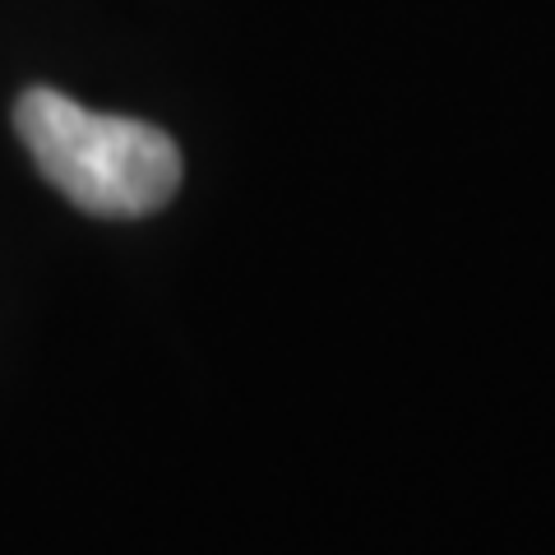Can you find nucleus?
<instances>
[{
  "label": "nucleus",
  "instance_id": "nucleus-1",
  "mask_svg": "<svg viewBox=\"0 0 555 555\" xmlns=\"http://www.w3.org/2000/svg\"><path fill=\"white\" fill-rule=\"evenodd\" d=\"M14 130L38 171L69 204L98 218H144L177 195L181 149L158 126L102 116L56 89H28Z\"/></svg>",
  "mask_w": 555,
  "mask_h": 555
}]
</instances>
